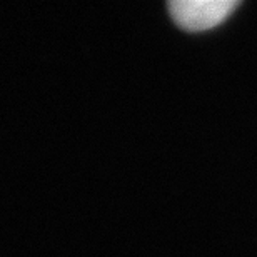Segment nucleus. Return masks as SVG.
Returning a JSON list of instances; mask_svg holds the SVG:
<instances>
[{"instance_id": "obj_1", "label": "nucleus", "mask_w": 257, "mask_h": 257, "mask_svg": "<svg viewBox=\"0 0 257 257\" xmlns=\"http://www.w3.org/2000/svg\"><path fill=\"white\" fill-rule=\"evenodd\" d=\"M237 5V0H171L169 10L177 25L195 32L215 27Z\"/></svg>"}]
</instances>
